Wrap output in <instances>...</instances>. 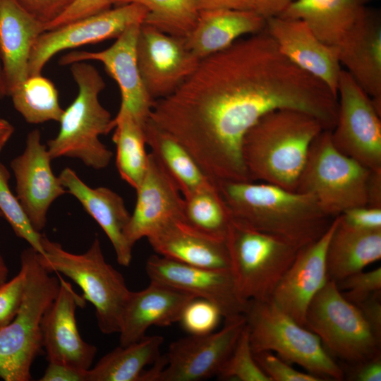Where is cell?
I'll list each match as a JSON object with an SVG mask.
<instances>
[{
    "label": "cell",
    "instance_id": "6da1fadb",
    "mask_svg": "<svg viewBox=\"0 0 381 381\" xmlns=\"http://www.w3.org/2000/svg\"><path fill=\"white\" fill-rule=\"evenodd\" d=\"M280 109L310 114L332 131L337 96L286 59L264 30L200 59L174 93L154 102L149 119L216 183L252 182L242 157L243 138L264 115Z\"/></svg>",
    "mask_w": 381,
    "mask_h": 381
},
{
    "label": "cell",
    "instance_id": "7a4b0ae2",
    "mask_svg": "<svg viewBox=\"0 0 381 381\" xmlns=\"http://www.w3.org/2000/svg\"><path fill=\"white\" fill-rule=\"evenodd\" d=\"M217 185L234 221L298 248L320 238L334 219L306 193L267 183L221 181Z\"/></svg>",
    "mask_w": 381,
    "mask_h": 381
},
{
    "label": "cell",
    "instance_id": "3957f363",
    "mask_svg": "<svg viewBox=\"0 0 381 381\" xmlns=\"http://www.w3.org/2000/svg\"><path fill=\"white\" fill-rule=\"evenodd\" d=\"M325 130L313 115L293 109L270 111L252 126L242 143V157L251 181L296 191L317 135Z\"/></svg>",
    "mask_w": 381,
    "mask_h": 381
},
{
    "label": "cell",
    "instance_id": "277c9868",
    "mask_svg": "<svg viewBox=\"0 0 381 381\" xmlns=\"http://www.w3.org/2000/svg\"><path fill=\"white\" fill-rule=\"evenodd\" d=\"M70 70L78 93L64 110L58 134L47 141L48 153L52 159L75 158L92 169H104L113 153L99 137L115 127L114 118L99 99L105 83L96 68L86 61L71 64Z\"/></svg>",
    "mask_w": 381,
    "mask_h": 381
},
{
    "label": "cell",
    "instance_id": "5b68a950",
    "mask_svg": "<svg viewBox=\"0 0 381 381\" xmlns=\"http://www.w3.org/2000/svg\"><path fill=\"white\" fill-rule=\"evenodd\" d=\"M20 265L25 273L22 301L14 318L0 328V378L5 381L32 379V363L43 347L42 320L60 286L32 247L21 253Z\"/></svg>",
    "mask_w": 381,
    "mask_h": 381
},
{
    "label": "cell",
    "instance_id": "8992f818",
    "mask_svg": "<svg viewBox=\"0 0 381 381\" xmlns=\"http://www.w3.org/2000/svg\"><path fill=\"white\" fill-rule=\"evenodd\" d=\"M44 254L38 253L49 272L61 273L77 284L83 298L95 308L99 329L103 334L119 333L123 311L131 293L123 275L104 259L99 238L82 254L70 253L59 243L42 235Z\"/></svg>",
    "mask_w": 381,
    "mask_h": 381
},
{
    "label": "cell",
    "instance_id": "52a82bcc",
    "mask_svg": "<svg viewBox=\"0 0 381 381\" xmlns=\"http://www.w3.org/2000/svg\"><path fill=\"white\" fill-rule=\"evenodd\" d=\"M252 351L274 352L322 380H342L344 374L319 337L279 309L272 301H251L244 313Z\"/></svg>",
    "mask_w": 381,
    "mask_h": 381
},
{
    "label": "cell",
    "instance_id": "ba28073f",
    "mask_svg": "<svg viewBox=\"0 0 381 381\" xmlns=\"http://www.w3.org/2000/svg\"><path fill=\"white\" fill-rule=\"evenodd\" d=\"M370 172L339 152L332 142L331 131L323 130L310 145L296 191L310 195L327 215L334 218L368 205Z\"/></svg>",
    "mask_w": 381,
    "mask_h": 381
},
{
    "label": "cell",
    "instance_id": "9c48e42d",
    "mask_svg": "<svg viewBox=\"0 0 381 381\" xmlns=\"http://www.w3.org/2000/svg\"><path fill=\"white\" fill-rule=\"evenodd\" d=\"M225 243L236 292L246 303L270 301L300 249L233 219Z\"/></svg>",
    "mask_w": 381,
    "mask_h": 381
},
{
    "label": "cell",
    "instance_id": "30bf717a",
    "mask_svg": "<svg viewBox=\"0 0 381 381\" xmlns=\"http://www.w3.org/2000/svg\"><path fill=\"white\" fill-rule=\"evenodd\" d=\"M305 327L315 333L332 357L358 365L380 355V341L358 308L328 279L311 301Z\"/></svg>",
    "mask_w": 381,
    "mask_h": 381
},
{
    "label": "cell",
    "instance_id": "8fae6325",
    "mask_svg": "<svg viewBox=\"0 0 381 381\" xmlns=\"http://www.w3.org/2000/svg\"><path fill=\"white\" fill-rule=\"evenodd\" d=\"M334 146L370 170L381 169V114L353 77L341 70L337 86Z\"/></svg>",
    "mask_w": 381,
    "mask_h": 381
},
{
    "label": "cell",
    "instance_id": "7c38bea8",
    "mask_svg": "<svg viewBox=\"0 0 381 381\" xmlns=\"http://www.w3.org/2000/svg\"><path fill=\"white\" fill-rule=\"evenodd\" d=\"M147 14L140 5L123 4L43 32L32 48L28 76L42 74L47 63L62 51L118 37L130 25L143 23Z\"/></svg>",
    "mask_w": 381,
    "mask_h": 381
},
{
    "label": "cell",
    "instance_id": "4fadbf2b",
    "mask_svg": "<svg viewBox=\"0 0 381 381\" xmlns=\"http://www.w3.org/2000/svg\"><path fill=\"white\" fill-rule=\"evenodd\" d=\"M136 54L144 86L155 101L174 93L200 61L187 48L185 38L145 23L140 26Z\"/></svg>",
    "mask_w": 381,
    "mask_h": 381
},
{
    "label": "cell",
    "instance_id": "5bb4252c",
    "mask_svg": "<svg viewBox=\"0 0 381 381\" xmlns=\"http://www.w3.org/2000/svg\"><path fill=\"white\" fill-rule=\"evenodd\" d=\"M246 324L244 315L225 320L217 332L190 335L170 344L158 381H199L216 376Z\"/></svg>",
    "mask_w": 381,
    "mask_h": 381
},
{
    "label": "cell",
    "instance_id": "9a60e30c",
    "mask_svg": "<svg viewBox=\"0 0 381 381\" xmlns=\"http://www.w3.org/2000/svg\"><path fill=\"white\" fill-rule=\"evenodd\" d=\"M141 24L130 25L116 38L114 44L104 50L73 51L63 55L59 64L70 66L75 62L89 60L102 63L119 85L121 92L119 112L130 114L145 126L155 100L144 86L138 65L136 44Z\"/></svg>",
    "mask_w": 381,
    "mask_h": 381
},
{
    "label": "cell",
    "instance_id": "2e32d148",
    "mask_svg": "<svg viewBox=\"0 0 381 381\" xmlns=\"http://www.w3.org/2000/svg\"><path fill=\"white\" fill-rule=\"evenodd\" d=\"M150 281L169 286L215 304L225 320L244 315L248 303L238 296L230 270L190 265L159 255L145 263Z\"/></svg>",
    "mask_w": 381,
    "mask_h": 381
},
{
    "label": "cell",
    "instance_id": "e0dca14e",
    "mask_svg": "<svg viewBox=\"0 0 381 381\" xmlns=\"http://www.w3.org/2000/svg\"><path fill=\"white\" fill-rule=\"evenodd\" d=\"M47 145L41 143L38 129L30 132L23 152L11 162L16 181V197L31 225L40 232L53 202L66 193L52 172Z\"/></svg>",
    "mask_w": 381,
    "mask_h": 381
},
{
    "label": "cell",
    "instance_id": "ac0fdd59",
    "mask_svg": "<svg viewBox=\"0 0 381 381\" xmlns=\"http://www.w3.org/2000/svg\"><path fill=\"white\" fill-rule=\"evenodd\" d=\"M58 293L46 310L41 322L42 346L49 363L69 365L89 370L97 348L80 337L75 320L78 307H84L85 299L72 285L59 276Z\"/></svg>",
    "mask_w": 381,
    "mask_h": 381
},
{
    "label": "cell",
    "instance_id": "d6986e66",
    "mask_svg": "<svg viewBox=\"0 0 381 381\" xmlns=\"http://www.w3.org/2000/svg\"><path fill=\"white\" fill-rule=\"evenodd\" d=\"M337 222L338 216L320 238L298 250L272 296L270 301L301 326L311 301L329 279L326 253Z\"/></svg>",
    "mask_w": 381,
    "mask_h": 381
},
{
    "label": "cell",
    "instance_id": "ffe728a7",
    "mask_svg": "<svg viewBox=\"0 0 381 381\" xmlns=\"http://www.w3.org/2000/svg\"><path fill=\"white\" fill-rule=\"evenodd\" d=\"M265 30L286 59L323 82L337 96L342 69L336 48L323 43L299 19L270 16L266 18Z\"/></svg>",
    "mask_w": 381,
    "mask_h": 381
},
{
    "label": "cell",
    "instance_id": "44dd1931",
    "mask_svg": "<svg viewBox=\"0 0 381 381\" xmlns=\"http://www.w3.org/2000/svg\"><path fill=\"white\" fill-rule=\"evenodd\" d=\"M135 190V206L125 230L132 247L167 222L183 219V209L179 188L152 152L148 154L146 173Z\"/></svg>",
    "mask_w": 381,
    "mask_h": 381
},
{
    "label": "cell",
    "instance_id": "7402d4cb",
    "mask_svg": "<svg viewBox=\"0 0 381 381\" xmlns=\"http://www.w3.org/2000/svg\"><path fill=\"white\" fill-rule=\"evenodd\" d=\"M195 298L152 281L144 289L131 291L121 320L120 346L139 341L152 326L167 327L179 322L186 306Z\"/></svg>",
    "mask_w": 381,
    "mask_h": 381
},
{
    "label": "cell",
    "instance_id": "603a6c76",
    "mask_svg": "<svg viewBox=\"0 0 381 381\" xmlns=\"http://www.w3.org/2000/svg\"><path fill=\"white\" fill-rule=\"evenodd\" d=\"M339 60L371 97L381 114V16L366 8L364 14L337 48Z\"/></svg>",
    "mask_w": 381,
    "mask_h": 381
},
{
    "label": "cell",
    "instance_id": "cb8c5ba5",
    "mask_svg": "<svg viewBox=\"0 0 381 381\" xmlns=\"http://www.w3.org/2000/svg\"><path fill=\"white\" fill-rule=\"evenodd\" d=\"M59 179L66 192L73 195L101 226L113 246L118 263L129 266L133 247L126 238L125 230L131 214L122 197L106 187H90L68 167L61 171Z\"/></svg>",
    "mask_w": 381,
    "mask_h": 381
},
{
    "label": "cell",
    "instance_id": "d4e9b609",
    "mask_svg": "<svg viewBox=\"0 0 381 381\" xmlns=\"http://www.w3.org/2000/svg\"><path fill=\"white\" fill-rule=\"evenodd\" d=\"M147 238L159 255L190 265L229 270L230 260L225 241L194 229L183 219L167 222Z\"/></svg>",
    "mask_w": 381,
    "mask_h": 381
},
{
    "label": "cell",
    "instance_id": "484cf974",
    "mask_svg": "<svg viewBox=\"0 0 381 381\" xmlns=\"http://www.w3.org/2000/svg\"><path fill=\"white\" fill-rule=\"evenodd\" d=\"M45 30L16 0H0V56L8 96L28 77L32 48Z\"/></svg>",
    "mask_w": 381,
    "mask_h": 381
},
{
    "label": "cell",
    "instance_id": "4316f807",
    "mask_svg": "<svg viewBox=\"0 0 381 381\" xmlns=\"http://www.w3.org/2000/svg\"><path fill=\"white\" fill-rule=\"evenodd\" d=\"M266 19L255 10L200 11L185 43L193 54L202 59L226 49L243 36L262 31Z\"/></svg>",
    "mask_w": 381,
    "mask_h": 381
},
{
    "label": "cell",
    "instance_id": "83f0119b",
    "mask_svg": "<svg viewBox=\"0 0 381 381\" xmlns=\"http://www.w3.org/2000/svg\"><path fill=\"white\" fill-rule=\"evenodd\" d=\"M365 8L356 0H295L277 16L303 20L320 40L337 49Z\"/></svg>",
    "mask_w": 381,
    "mask_h": 381
},
{
    "label": "cell",
    "instance_id": "f1b7e54d",
    "mask_svg": "<svg viewBox=\"0 0 381 381\" xmlns=\"http://www.w3.org/2000/svg\"><path fill=\"white\" fill-rule=\"evenodd\" d=\"M380 258L381 229H355L343 223L338 216L326 253L328 279L340 282Z\"/></svg>",
    "mask_w": 381,
    "mask_h": 381
},
{
    "label": "cell",
    "instance_id": "f546056e",
    "mask_svg": "<svg viewBox=\"0 0 381 381\" xmlns=\"http://www.w3.org/2000/svg\"><path fill=\"white\" fill-rule=\"evenodd\" d=\"M146 144L179 188L183 197L217 188L190 152L150 119L144 126Z\"/></svg>",
    "mask_w": 381,
    "mask_h": 381
},
{
    "label": "cell",
    "instance_id": "4dcf8cb0",
    "mask_svg": "<svg viewBox=\"0 0 381 381\" xmlns=\"http://www.w3.org/2000/svg\"><path fill=\"white\" fill-rule=\"evenodd\" d=\"M164 337L145 336L115 348L87 371V381H140L144 368L160 356Z\"/></svg>",
    "mask_w": 381,
    "mask_h": 381
},
{
    "label": "cell",
    "instance_id": "1f68e13d",
    "mask_svg": "<svg viewBox=\"0 0 381 381\" xmlns=\"http://www.w3.org/2000/svg\"><path fill=\"white\" fill-rule=\"evenodd\" d=\"M114 121L112 140L116 148V167L121 178L136 190L143 179L148 164L145 126L126 113L118 112Z\"/></svg>",
    "mask_w": 381,
    "mask_h": 381
},
{
    "label": "cell",
    "instance_id": "d6a6232c",
    "mask_svg": "<svg viewBox=\"0 0 381 381\" xmlns=\"http://www.w3.org/2000/svg\"><path fill=\"white\" fill-rule=\"evenodd\" d=\"M9 96L14 108L28 123L59 121L64 112L54 84L42 74L28 76Z\"/></svg>",
    "mask_w": 381,
    "mask_h": 381
},
{
    "label": "cell",
    "instance_id": "836d02e7",
    "mask_svg": "<svg viewBox=\"0 0 381 381\" xmlns=\"http://www.w3.org/2000/svg\"><path fill=\"white\" fill-rule=\"evenodd\" d=\"M231 219L218 188L183 197V220L208 236L225 241Z\"/></svg>",
    "mask_w": 381,
    "mask_h": 381
},
{
    "label": "cell",
    "instance_id": "e575fe53",
    "mask_svg": "<svg viewBox=\"0 0 381 381\" xmlns=\"http://www.w3.org/2000/svg\"><path fill=\"white\" fill-rule=\"evenodd\" d=\"M136 4L147 11L143 23L165 33L186 38L199 15L194 0H114V4Z\"/></svg>",
    "mask_w": 381,
    "mask_h": 381
},
{
    "label": "cell",
    "instance_id": "d590c367",
    "mask_svg": "<svg viewBox=\"0 0 381 381\" xmlns=\"http://www.w3.org/2000/svg\"><path fill=\"white\" fill-rule=\"evenodd\" d=\"M10 173L0 162V212L11 225L16 235L25 240L34 250L44 254L42 235L31 225L20 202L10 188Z\"/></svg>",
    "mask_w": 381,
    "mask_h": 381
},
{
    "label": "cell",
    "instance_id": "8d00e7d4",
    "mask_svg": "<svg viewBox=\"0 0 381 381\" xmlns=\"http://www.w3.org/2000/svg\"><path fill=\"white\" fill-rule=\"evenodd\" d=\"M216 376L223 380L270 381L254 358L246 324Z\"/></svg>",
    "mask_w": 381,
    "mask_h": 381
},
{
    "label": "cell",
    "instance_id": "74e56055",
    "mask_svg": "<svg viewBox=\"0 0 381 381\" xmlns=\"http://www.w3.org/2000/svg\"><path fill=\"white\" fill-rule=\"evenodd\" d=\"M222 318L215 304L195 298L186 306L179 322L190 335H203L214 332Z\"/></svg>",
    "mask_w": 381,
    "mask_h": 381
},
{
    "label": "cell",
    "instance_id": "f35d334b",
    "mask_svg": "<svg viewBox=\"0 0 381 381\" xmlns=\"http://www.w3.org/2000/svg\"><path fill=\"white\" fill-rule=\"evenodd\" d=\"M336 283L339 289L346 291L341 292L344 298L356 306L381 291V267L368 272L360 271Z\"/></svg>",
    "mask_w": 381,
    "mask_h": 381
},
{
    "label": "cell",
    "instance_id": "ab89813d",
    "mask_svg": "<svg viewBox=\"0 0 381 381\" xmlns=\"http://www.w3.org/2000/svg\"><path fill=\"white\" fill-rule=\"evenodd\" d=\"M259 367L270 381H321L319 377L308 373L298 371L291 364L271 351L253 353Z\"/></svg>",
    "mask_w": 381,
    "mask_h": 381
},
{
    "label": "cell",
    "instance_id": "60d3db41",
    "mask_svg": "<svg viewBox=\"0 0 381 381\" xmlns=\"http://www.w3.org/2000/svg\"><path fill=\"white\" fill-rule=\"evenodd\" d=\"M25 273L20 267L18 274L0 288V328L16 316L23 295Z\"/></svg>",
    "mask_w": 381,
    "mask_h": 381
},
{
    "label": "cell",
    "instance_id": "b9f144b4",
    "mask_svg": "<svg viewBox=\"0 0 381 381\" xmlns=\"http://www.w3.org/2000/svg\"><path fill=\"white\" fill-rule=\"evenodd\" d=\"M114 0H75L59 18L45 25L49 30L71 21L111 8Z\"/></svg>",
    "mask_w": 381,
    "mask_h": 381
},
{
    "label": "cell",
    "instance_id": "7bdbcfd3",
    "mask_svg": "<svg viewBox=\"0 0 381 381\" xmlns=\"http://www.w3.org/2000/svg\"><path fill=\"white\" fill-rule=\"evenodd\" d=\"M44 26L63 14L75 0H16Z\"/></svg>",
    "mask_w": 381,
    "mask_h": 381
},
{
    "label": "cell",
    "instance_id": "ee69618b",
    "mask_svg": "<svg viewBox=\"0 0 381 381\" xmlns=\"http://www.w3.org/2000/svg\"><path fill=\"white\" fill-rule=\"evenodd\" d=\"M339 216L343 223L355 229H381V208L360 206L347 210Z\"/></svg>",
    "mask_w": 381,
    "mask_h": 381
},
{
    "label": "cell",
    "instance_id": "f6af8a7d",
    "mask_svg": "<svg viewBox=\"0 0 381 381\" xmlns=\"http://www.w3.org/2000/svg\"><path fill=\"white\" fill-rule=\"evenodd\" d=\"M87 370L69 365L49 363L40 381H87Z\"/></svg>",
    "mask_w": 381,
    "mask_h": 381
},
{
    "label": "cell",
    "instance_id": "bcb514c9",
    "mask_svg": "<svg viewBox=\"0 0 381 381\" xmlns=\"http://www.w3.org/2000/svg\"><path fill=\"white\" fill-rule=\"evenodd\" d=\"M381 291L356 305L374 334L381 339Z\"/></svg>",
    "mask_w": 381,
    "mask_h": 381
},
{
    "label": "cell",
    "instance_id": "7dc6e473",
    "mask_svg": "<svg viewBox=\"0 0 381 381\" xmlns=\"http://www.w3.org/2000/svg\"><path fill=\"white\" fill-rule=\"evenodd\" d=\"M198 11L214 9L255 10V0H194Z\"/></svg>",
    "mask_w": 381,
    "mask_h": 381
},
{
    "label": "cell",
    "instance_id": "c3c4849f",
    "mask_svg": "<svg viewBox=\"0 0 381 381\" xmlns=\"http://www.w3.org/2000/svg\"><path fill=\"white\" fill-rule=\"evenodd\" d=\"M354 380L358 381L381 380V356H377L370 360L356 365Z\"/></svg>",
    "mask_w": 381,
    "mask_h": 381
},
{
    "label": "cell",
    "instance_id": "681fc988",
    "mask_svg": "<svg viewBox=\"0 0 381 381\" xmlns=\"http://www.w3.org/2000/svg\"><path fill=\"white\" fill-rule=\"evenodd\" d=\"M368 206L381 208V169L371 170L367 188Z\"/></svg>",
    "mask_w": 381,
    "mask_h": 381
},
{
    "label": "cell",
    "instance_id": "f907efd6",
    "mask_svg": "<svg viewBox=\"0 0 381 381\" xmlns=\"http://www.w3.org/2000/svg\"><path fill=\"white\" fill-rule=\"evenodd\" d=\"M295 0H255V11L265 19L279 15Z\"/></svg>",
    "mask_w": 381,
    "mask_h": 381
},
{
    "label": "cell",
    "instance_id": "816d5d0a",
    "mask_svg": "<svg viewBox=\"0 0 381 381\" xmlns=\"http://www.w3.org/2000/svg\"><path fill=\"white\" fill-rule=\"evenodd\" d=\"M14 131L15 128L10 122L0 118V152L12 136Z\"/></svg>",
    "mask_w": 381,
    "mask_h": 381
},
{
    "label": "cell",
    "instance_id": "f5cc1de1",
    "mask_svg": "<svg viewBox=\"0 0 381 381\" xmlns=\"http://www.w3.org/2000/svg\"><path fill=\"white\" fill-rule=\"evenodd\" d=\"M6 96H8V90L0 56V99H2Z\"/></svg>",
    "mask_w": 381,
    "mask_h": 381
},
{
    "label": "cell",
    "instance_id": "db71d44e",
    "mask_svg": "<svg viewBox=\"0 0 381 381\" xmlns=\"http://www.w3.org/2000/svg\"><path fill=\"white\" fill-rule=\"evenodd\" d=\"M8 269L0 254V288L7 282Z\"/></svg>",
    "mask_w": 381,
    "mask_h": 381
},
{
    "label": "cell",
    "instance_id": "11a10c76",
    "mask_svg": "<svg viewBox=\"0 0 381 381\" xmlns=\"http://www.w3.org/2000/svg\"><path fill=\"white\" fill-rule=\"evenodd\" d=\"M373 0H356V1L358 3H359L360 4L363 5V6H365L366 4L372 1Z\"/></svg>",
    "mask_w": 381,
    "mask_h": 381
},
{
    "label": "cell",
    "instance_id": "9f6ffc18",
    "mask_svg": "<svg viewBox=\"0 0 381 381\" xmlns=\"http://www.w3.org/2000/svg\"><path fill=\"white\" fill-rule=\"evenodd\" d=\"M0 217H2V214H1V212H0Z\"/></svg>",
    "mask_w": 381,
    "mask_h": 381
}]
</instances>
